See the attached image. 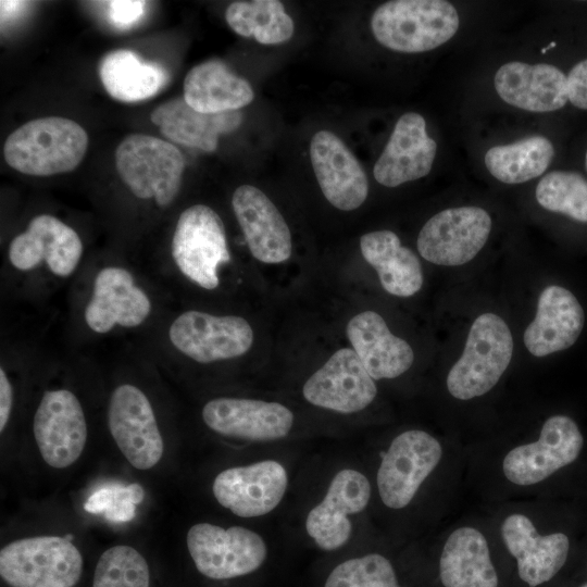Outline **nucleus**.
I'll use <instances>...</instances> for the list:
<instances>
[{
    "instance_id": "obj_1",
    "label": "nucleus",
    "mask_w": 587,
    "mask_h": 587,
    "mask_svg": "<svg viewBox=\"0 0 587 587\" xmlns=\"http://www.w3.org/2000/svg\"><path fill=\"white\" fill-rule=\"evenodd\" d=\"M88 148L86 130L73 120L47 116L16 128L3 147L5 162L15 171L33 176H51L73 171Z\"/></svg>"
},
{
    "instance_id": "obj_2",
    "label": "nucleus",
    "mask_w": 587,
    "mask_h": 587,
    "mask_svg": "<svg viewBox=\"0 0 587 587\" xmlns=\"http://www.w3.org/2000/svg\"><path fill=\"white\" fill-rule=\"evenodd\" d=\"M457 9L444 0H394L373 13L371 28L384 47L403 53L433 50L459 29Z\"/></svg>"
},
{
    "instance_id": "obj_3",
    "label": "nucleus",
    "mask_w": 587,
    "mask_h": 587,
    "mask_svg": "<svg viewBox=\"0 0 587 587\" xmlns=\"http://www.w3.org/2000/svg\"><path fill=\"white\" fill-rule=\"evenodd\" d=\"M83 573V554L67 537H25L0 550V576L9 587H76Z\"/></svg>"
},
{
    "instance_id": "obj_4",
    "label": "nucleus",
    "mask_w": 587,
    "mask_h": 587,
    "mask_svg": "<svg viewBox=\"0 0 587 587\" xmlns=\"http://www.w3.org/2000/svg\"><path fill=\"white\" fill-rule=\"evenodd\" d=\"M513 353L511 330L495 313L477 316L460 359L450 369L447 388L455 399L470 400L491 390L508 369Z\"/></svg>"
},
{
    "instance_id": "obj_5",
    "label": "nucleus",
    "mask_w": 587,
    "mask_h": 587,
    "mask_svg": "<svg viewBox=\"0 0 587 587\" xmlns=\"http://www.w3.org/2000/svg\"><path fill=\"white\" fill-rule=\"evenodd\" d=\"M186 546L197 572L212 582H230L257 573L267 560L261 535L242 526L201 522L187 532Z\"/></svg>"
},
{
    "instance_id": "obj_6",
    "label": "nucleus",
    "mask_w": 587,
    "mask_h": 587,
    "mask_svg": "<svg viewBox=\"0 0 587 587\" xmlns=\"http://www.w3.org/2000/svg\"><path fill=\"white\" fill-rule=\"evenodd\" d=\"M115 165L135 197L153 199L159 208H166L179 191L185 160L168 141L146 134H130L116 148Z\"/></svg>"
},
{
    "instance_id": "obj_7",
    "label": "nucleus",
    "mask_w": 587,
    "mask_h": 587,
    "mask_svg": "<svg viewBox=\"0 0 587 587\" xmlns=\"http://www.w3.org/2000/svg\"><path fill=\"white\" fill-rule=\"evenodd\" d=\"M171 257L186 279L205 290L216 289L218 268L230 261L220 215L205 204L184 210L172 237Z\"/></svg>"
},
{
    "instance_id": "obj_8",
    "label": "nucleus",
    "mask_w": 587,
    "mask_h": 587,
    "mask_svg": "<svg viewBox=\"0 0 587 587\" xmlns=\"http://www.w3.org/2000/svg\"><path fill=\"white\" fill-rule=\"evenodd\" d=\"M107 422L116 447L133 467L147 471L161 461L164 440L141 388L130 383L117 385L109 398Z\"/></svg>"
},
{
    "instance_id": "obj_9",
    "label": "nucleus",
    "mask_w": 587,
    "mask_h": 587,
    "mask_svg": "<svg viewBox=\"0 0 587 587\" xmlns=\"http://www.w3.org/2000/svg\"><path fill=\"white\" fill-rule=\"evenodd\" d=\"M167 338L183 355L208 364L243 355L252 347L254 335L241 316L187 310L172 321Z\"/></svg>"
},
{
    "instance_id": "obj_10",
    "label": "nucleus",
    "mask_w": 587,
    "mask_h": 587,
    "mask_svg": "<svg viewBox=\"0 0 587 587\" xmlns=\"http://www.w3.org/2000/svg\"><path fill=\"white\" fill-rule=\"evenodd\" d=\"M584 448L577 423L564 414L548 417L538 440L510 450L502 461L508 480L520 486L538 484L573 464Z\"/></svg>"
},
{
    "instance_id": "obj_11",
    "label": "nucleus",
    "mask_w": 587,
    "mask_h": 587,
    "mask_svg": "<svg viewBox=\"0 0 587 587\" xmlns=\"http://www.w3.org/2000/svg\"><path fill=\"white\" fill-rule=\"evenodd\" d=\"M441 457L440 442L427 432L410 429L395 437L377 471L383 503L394 510L407 507Z\"/></svg>"
},
{
    "instance_id": "obj_12",
    "label": "nucleus",
    "mask_w": 587,
    "mask_h": 587,
    "mask_svg": "<svg viewBox=\"0 0 587 587\" xmlns=\"http://www.w3.org/2000/svg\"><path fill=\"white\" fill-rule=\"evenodd\" d=\"M33 434L46 464L66 469L83 454L88 426L78 397L66 388L46 390L33 417Z\"/></svg>"
},
{
    "instance_id": "obj_13",
    "label": "nucleus",
    "mask_w": 587,
    "mask_h": 587,
    "mask_svg": "<svg viewBox=\"0 0 587 587\" xmlns=\"http://www.w3.org/2000/svg\"><path fill=\"white\" fill-rule=\"evenodd\" d=\"M489 213L473 205L449 208L432 216L417 236V250L426 261L458 266L473 260L491 230Z\"/></svg>"
},
{
    "instance_id": "obj_14",
    "label": "nucleus",
    "mask_w": 587,
    "mask_h": 587,
    "mask_svg": "<svg viewBox=\"0 0 587 587\" xmlns=\"http://www.w3.org/2000/svg\"><path fill=\"white\" fill-rule=\"evenodd\" d=\"M83 252V241L74 228L57 216L39 214L11 240L8 259L18 272L45 264L52 275L65 278L76 271Z\"/></svg>"
},
{
    "instance_id": "obj_15",
    "label": "nucleus",
    "mask_w": 587,
    "mask_h": 587,
    "mask_svg": "<svg viewBox=\"0 0 587 587\" xmlns=\"http://www.w3.org/2000/svg\"><path fill=\"white\" fill-rule=\"evenodd\" d=\"M151 312L152 300L133 273L120 265H107L93 278L84 321L91 332L104 335L117 326L139 327Z\"/></svg>"
},
{
    "instance_id": "obj_16",
    "label": "nucleus",
    "mask_w": 587,
    "mask_h": 587,
    "mask_svg": "<svg viewBox=\"0 0 587 587\" xmlns=\"http://www.w3.org/2000/svg\"><path fill=\"white\" fill-rule=\"evenodd\" d=\"M288 485L286 469L275 460H263L221 471L212 483L215 500L233 514L258 517L273 511Z\"/></svg>"
},
{
    "instance_id": "obj_17",
    "label": "nucleus",
    "mask_w": 587,
    "mask_h": 587,
    "mask_svg": "<svg viewBox=\"0 0 587 587\" xmlns=\"http://www.w3.org/2000/svg\"><path fill=\"white\" fill-rule=\"evenodd\" d=\"M201 416L212 432L247 441L282 439L289 434L295 420L282 403L234 397L209 400Z\"/></svg>"
},
{
    "instance_id": "obj_18",
    "label": "nucleus",
    "mask_w": 587,
    "mask_h": 587,
    "mask_svg": "<svg viewBox=\"0 0 587 587\" xmlns=\"http://www.w3.org/2000/svg\"><path fill=\"white\" fill-rule=\"evenodd\" d=\"M302 394L313 405L348 414L370 405L377 387L354 350L341 348L307 379Z\"/></svg>"
},
{
    "instance_id": "obj_19",
    "label": "nucleus",
    "mask_w": 587,
    "mask_h": 587,
    "mask_svg": "<svg viewBox=\"0 0 587 587\" xmlns=\"http://www.w3.org/2000/svg\"><path fill=\"white\" fill-rule=\"evenodd\" d=\"M371 498L367 477L353 469L340 470L330 480L324 498L310 510L305 529L323 551L344 547L352 532L349 515L365 509Z\"/></svg>"
},
{
    "instance_id": "obj_20",
    "label": "nucleus",
    "mask_w": 587,
    "mask_h": 587,
    "mask_svg": "<svg viewBox=\"0 0 587 587\" xmlns=\"http://www.w3.org/2000/svg\"><path fill=\"white\" fill-rule=\"evenodd\" d=\"M310 159L327 201L342 211L358 209L369 193V183L360 162L342 140L328 130L316 133L310 142Z\"/></svg>"
},
{
    "instance_id": "obj_21",
    "label": "nucleus",
    "mask_w": 587,
    "mask_h": 587,
    "mask_svg": "<svg viewBox=\"0 0 587 587\" xmlns=\"http://www.w3.org/2000/svg\"><path fill=\"white\" fill-rule=\"evenodd\" d=\"M232 207L254 259L276 264L290 258V229L282 213L262 190L251 185L239 186L233 193Z\"/></svg>"
},
{
    "instance_id": "obj_22",
    "label": "nucleus",
    "mask_w": 587,
    "mask_h": 587,
    "mask_svg": "<svg viewBox=\"0 0 587 587\" xmlns=\"http://www.w3.org/2000/svg\"><path fill=\"white\" fill-rule=\"evenodd\" d=\"M501 535L509 552L515 558L520 578L529 587L552 579L564 566L571 547L562 532L540 535L530 519L514 513L501 525Z\"/></svg>"
},
{
    "instance_id": "obj_23",
    "label": "nucleus",
    "mask_w": 587,
    "mask_h": 587,
    "mask_svg": "<svg viewBox=\"0 0 587 587\" xmlns=\"http://www.w3.org/2000/svg\"><path fill=\"white\" fill-rule=\"evenodd\" d=\"M436 150L437 143L428 136L424 117L415 112L404 113L374 165V177L386 187L422 178L430 172Z\"/></svg>"
},
{
    "instance_id": "obj_24",
    "label": "nucleus",
    "mask_w": 587,
    "mask_h": 587,
    "mask_svg": "<svg viewBox=\"0 0 587 587\" xmlns=\"http://www.w3.org/2000/svg\"><path fill=\"white\" fill-rule=\"evenodd\" d=\"M584 324V309L575 295L550 285L539 296L535 319L524 332V345L538 358L566 350L577 341Z\"/></svg>"
},
{
    "instance_id": "obj_25",
    "label": "nucleus",
    "mask_w": 587,
    "mask_h": 587,
    "mask_svg": "<svg viewBox=\"0 0 587 587\" xmlns=\"http://www.w3.org/2000/svg\"><path fill=\"white\" fill-rule=\"evenodd\" d=\"M494 85L504 102L529 112H552L569 101L567 78L551 64L505 63L496 72Z\"/></svg>"
},
{
    "instance_id": "obj_26",
    "label": "nucleus",
    "mask_w": 587,
    "mask_h": 587,
    "mask_svg": "<svg viewBox=\"0 0 587 587\" xmlns=\"http://www.w3.org/2000/svg\"><path fill=\"white\" fill-rule=\"evenodd\" d=\"M347 337L367 373L375 379L396 378L414 362L411 346L395 336L385 320L372 310L354 315L347 324Z\"/></svg>"
},
{
    "instance_id": "obj_27",
    "label": "nucleus",
    "mask_w": 587,
    "mask_h": 587,
    "mask_svg": "<svg viewBox=\"0 0 587 587\" xmlns=\"http://www.w3.org/2000/svg\"><path fill=\"white\" fill-rule=\"evenodd\" d=\"M167 139L183 146L212 152L222 134L237 129L242 121L239 111L208 114L187 104L184 98H175L159 105L151 114Z\"/></svg>"
},
{
    "instance_id": "obj_28",
    "label": "nucleus",
    "mask_w": 587,
    "mask_h": 587,
    "mask_svg": "<svg viewBox=\"0 0 587 587\" xmlns=\"http://www.w3.org/2000/svg\"><path fill=\"white\" fill-rule=\"evenodd\" d=\"M439 578L444 587H498L485 536L463 526L446 540L439 559Z\"/></svg>"
},
{
    "instance_id": "obj_29",
    "label": "nucleus",
    "mask_w": 587,
    "mask_h": 587,
    "mask_svg": "<svg viewBox=\"0 0 587 587\" xmlns=\"http://www.w3.org/2000/svg\"><path fill=\"white\" fill-rule=\"evenodd\" d=\"M183 98L196 111L215 114L238 111L251 103L254 92L251 85L224 62L209 60L187 73Z\"/></svg>"
},
{
    "instance_id": "obj_30",
    "label": "nucleus",
    "mask_w": 587,
    "mask_h": 587,
    "mask_svg": "<svg viewBox=\"0 0 587 587\" xmlns=\"http://www.w3.org/2000/svg\"><path fill=\"white\" fill-rule=\"evenodd\" d=\"M364 260L375 268L383 288L390 295L411 297L423 285L422 265L416 254L401 245L391 230L364 234L360 239Z\"/></svg>"
},
{
    "instance_id": "obj_31",
    "label": "nucleus",
    "mask_w": 587,
    "mask_h": 587,
    "mask_svg": "<svg viewBox=\"0 0 587 587\" xmlns=\"http://www.w3.org/2000/svg\"><path fill=\"white\" fill-rule=\"evenodd\" d=\"M99 76L107 92L123 102H137L155 96L168 82V72L160 64L147 62L137 53L118 49L100 61Z\"/></svg>"
},
{
    "instance_id": "obj_32",
    "label": "nucleus",
    "mask_w": 587,
    "mask_h": 587,
    "mask_svg": "<svg viewBox=\"0 0 587 587\" xmlns=\"http://www.w3.org/2000/svg\"><path fill=\"white\" fill-rule=\"evenodd\" d=\"M554 157L545 136H528L509 145L491 147L485 154L489 173L504 184H521L542 175Z\"/></svg>"
},
{
    "instance_id": "obj_33",
    "label": "nucleus",
    "mask_w": 587,
    "mask_h": 587,
    "mask_svg": "<svg viewBox=\"0 0 587 587\" xmlns=\"http://www.w3.org/2000/svg\"><path fill=\"white\" fill-rule=\"evenodd\" d=\"M225 18L229 27L242 37H253L262 45H277L294 35V21L278 0L232 2Z\"/></svg>"
},
{
    "instance_id": "obj_34",
    "label": "nucleus",
    "mask_w": 587,
    "mask_h": 587,
    "mask_svg": "<svg viewBox=\"0 0 587 587\" xmlns=\"http://www.w3.org/2000/svg\"><path fill=\"white\" fill-rule=\"evenodd\" d=\"M91 587H152L150 564L133 546H112L99 555Z\"/></svg>"
},
{
    "instance_id": "obj_35",
    "label": "nucleus",
    "mask_w": 587,
    "mask_h": 587,
    "mask_svg": "<svg viewBox=\"0 0 587 587\" xmlns=\"http://www.w3.org/2000/svg\"><path fill=\"white\" fill-rule=\"evenodd\" d=\"M536 200L546 210L587 223V179L573 171H552L537 184Z\"/></svg>"
},
{
    "instance_id": "obj_36",
    "label": "nucleus",
    "mask_w": 587,
    "mask_h": 587,
    "mask_svg": "<svg viewBox=\"0 0 587 587\" xmlns=\"http://www.w3.org/2000/svg\"><path fill=\"white\" fill-rule=\"evenodd\" d=\"M323 587H401L391 561L376 552L352 557L336 564Z\"/></svg>"
},
{
    "instance_id": "obj_37",
    "label": "nucleus",
    "mask_w": 587,
    "mask_h": 587,
    "mask_svg": "<svg viewBox=\"0 0 587 587\" xmlns=\"http://www.w3.org/2000/svg\"><path fill=\"white\" fill-rule=\"evenodd\" d=\"M146 2L139 0H114L108 3L109 20L121 29L137 23L145 14Z\"/></svg>"
},
{
    "instance_id": "obj_38",
    "label": "nucleus",
    "mask_w": 587,
    "mask_h": 587,
    "mask_svg": "<svg viewBox=\"0 0 587 587\" xmlns=\"http://www.w3.org/2000/svg\"><path fill=\"white\" fill-rule=\"evenodd\" d=\"M566 78L569 101L576 108L587 110V59L575 64Z\"/></svg>"
},
{
    "instance_id": "obj_39",
    "label": "nucleus",
    "mask_w": 587,
    "mask_h": 587,
    "mask_svg": "<svg viewBox=\"0 0 587 587\" xmlns=\"http://www.w3.org/2000/svg\"><path fill=\"white\" fill-rule=\"evenodd\" d=\"M13 409V385L3 366L0 367V432L3 433Z\"/></svg>"
},
{
    "instance_id": "obj_40",
    "label": "nucleus",
    "mask_w": 587,
    "mask_h": 587,
    "mask_svg": "<svg viewBox=\"0 0 587 587\" xmlns=\"http://www.w3.org/2000/svg\"><path fill=\"white\" fill-rule=\"evenodd\" d=\"M24 2L20 1H1V17L7 18L13 16L15 13H18V10L22 8Z\"/></svg>"
},
{
    "instance_id": "obj_41",
    "label": "nucleus",
    "mask_w": 587,
    "mask_h": 587,
    "mask_svg": "<svg viewBox=\"0 0 587 587\" xmlns=\"http://www.w3.org/2000/svg\"><path fill=\"white\" fill-rule=\"evenodd\" d=\"M585 165H586V170H587V151H586V155H585Z\"/></svg>"
},
{
    "instance_id": "obj_42",
    "label": "nucleus",
    "mask_w": 587,
    "mask_h": 587,
    "mask_svg": "<svg viewBox=\"0 0 587 587\" xmlns=\"http://www.w3.org/2000/svg\"><path fill=\"white\" fill-rule=\"evenodd\" d=\"M579 587H587V583L582 584Z\"/></svg>"
}]
</instances>
